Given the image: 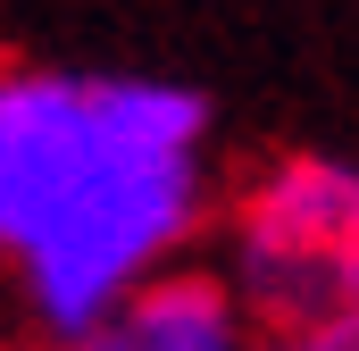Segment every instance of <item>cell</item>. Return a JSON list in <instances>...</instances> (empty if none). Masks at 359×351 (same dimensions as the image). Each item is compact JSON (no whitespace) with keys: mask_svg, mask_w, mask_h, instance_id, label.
<instances>
[{"mask_svg":"<svg viewBox=\"0 0 359 351\" xmlns=\"http://www.w3.org/2000/svg\"><path fill=\"white\" fill-rule=\"evenodd\" d=\"M217 109L184 76L0 59V301L76 335L217 234Z\"/></svg>","mask_w":359,"mask_h":351,"instance_id":"cell-1","label":"cell"},{"mask_svg":"<svg viewBox=\"0 0 359 351\" xmlns=\"http://www.w3.org/2000/svg\"><path fill=\"white\" fill-rule=\"evenodd\" d=\"M209 260L259 335L318 326L359 301V159L268 151L226 184Z\"/></svg>","mask_w":359,"mask_h":351,"instance_id":"cell-2","label":"cell"},{"mask_svg":"<svg viewBox=\"0 0 359 351\" xmlns=\"http://www.w3.org/2000/svg\"><path fill=\"white\" fill-rule=\"evenodd\" d=\"M251 343H259L251 310L234 301V284H226L217 260L201 251V260L134 284V293H126L117 310H100L92 326L50 335V343H25V351H251Z\"/></svg>","mask_w":359,"mask_h":351,"instance_id":"cell-3","label":"cell"},{"mask_svg":"<svg viewBox=\"0 0 359 351\" xmlns=\"http://www.w3.org/2000/svg\"><path fill=\"white\" fill-rule=\"evenodd\" d=\"M251 351H359V301L318 318V326H292V335H259Z\"/></svg>","mask_w":359,"mask_h":351,"instance_id":"cell-4","label":"cell"}]
</instances>
